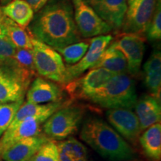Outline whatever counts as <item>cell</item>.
<instances>
[{
    "label": "cell",
    "mask_w": 161,
    "mask_h": 161,
    "mask_svg": "<svg viewBox=\"0 0 161 161\" xmlns=\"http://www.w3.org/2000/svg\"><path fill=\"white\" fill-rule=\"evenodd\" d=\"M58 152L64 153L72 161H86L87 150L84 144L73 137H68L65 140L56 142Z\"/></svg>",
    "instance_id": "cell-24"
},
{
    "label": "cell",
    "mask_w": 161,
    "mask_h": 161,
    "mask_svg": "<svg viewBox=\"0 0 161 161\" xmlns=\"http://www.w3.org/2000/svg\"><path fill=\"white\" fill-rule=\"evenodd\" d=\"M86 161H90V160H86Z\"/></svg>",
    "instance_id": "cell-30"
},
{
    "label": "cell",
    "mask_w": 161,
    "mask_h": 161,
    "mask_svg": "<svg viewBox=\"0 0 161 161\" xmlns=\"http://www.w3.org/2000/svg\"><path fill=\"white\" fill-rule=\"evenodd\" d=\"M3 13L17 25L25 29L33 19L35 12L25 0H13L1 7Z\"/></svg>",
    "instance_id": "cell-22"
},
{
    "label": "cell",
    "mask_w": 161,
    "mask_h": 161,
    "mask_svg": "<svg viewBox=\"0 0 161 161\" xmlns=\"http://www.w3.org/2000/svg\"><path fill=\"white\" fill-rule=\"evenodd\" d=\"M147 39L151 42L160 41L161 39V6L160 0H158L154 14L146 31Z\"/></svg>",
    "instance_id": "cell-27"
},
{
    "label": "cell",
    "mask_w": 161,
    "mask_h": 161,
    "mask_svg": "<svg viewBox=\"0 0 161 161\" xmlns=\"http://www.w3.org/2000/svg\"><path fill=\"white\" fill-rule=\"evenodd\" d=\"M46 119V118H29L14 128H8L0 137V160L2 154L13 144L24 138L41 134L42 126Z\"/></svg>",
    "instance_id": "cell-14"
},
{
    "label": "cell",
    "mask_w": 161,
    "mask_h": 161,
    "mask_svg": "<svg viewBox=\"0 0 161 161\" xmlns=\"http://www.w3.org/2000/svg\"><path fill=\"white\" fill-rule=\"evenodd\" d=\"M23 101L24 98H22L17 102L0 104V137L11 124L16 113L24 102Z\"/></svg>",
    "instance_id": "cell-26"
},
{
    "label": "cell",
    "mask_w": 161,
    "mask_h": 161,
    "mask_svg": "<svg viewBox=\"0 0 161 161\" xmlns=\"http://www.w3.org/2000/svg\"><path fill=\"white\" fill-rule=\"evenodd\" d=\"M106 117L112 128L124 140L133 145L136 144L142 130L137 116L131 109H109L106 112Z\"/></svg>",
    "instance_id": "cell-10"
},
{
    "label": "cell",
    "mask_w": 161,
    "mask_h": 161,
    "mask_svg": "<svg viewBox=\"0 0 161 161\" xmlns=\"http://www.w3.org/2000/svg\"><path fill=\"white\" fill-rule=\"evenodd\" d=\"M84 108L68 103L52 114L42 126L43 134L49 140L61 141L77 131L83 119Z\"/></svg>",
    "instance_id": "cell-4"
},
{
    "label": "cell",
    "mask_w": 161,
    "mask_h": 161,
    "mask_svg": "<svg viewBox=\"0 0 161 161\" xmlns=\"http://www.w3.org/2000/svg\"><path fill=\"white\" fill-rule=\"evenodd\" d=\"M80 139L101 156L118 161L131 159L133 148L111 126L98 118H90L84 122Z\"/></svg>",
    "instance_id": "cell-2"
},
{
    "label": "cell",
    "mask_w": 161,
    "mask_h": 161,
    "mask_svg": "<svg viewBox=\"0 0 161 161\" xmlns=\"http://www.w3.org/2000/svg\"><path fill=\"white\" fill-rule=\"evenodd\" d=\"M31 43L36 72L46 79L64 84L66 66L61 55L51 46L33 37Z\"/></svg>",
    "instance_id": "cell-5"
},
{
    "label": "cell",
    "mask_w": 161,
    "mask_h": 161,
    "mask_svg": "<svg viewBox=\"0 0 161 161\" xmlns=\"http://www.w3.org/2000/svg\"><path fill=\"white\" fill-rule=\"evenodd\" d=\"M112 29L119 30L127 10V0H84Z\"/></svg>",
    "instance_id": "cell-12"
},
{
    "label": "cell",
    "mask_w": 161,
    "mask_h": 161,
    "mask_svg": "<svg viewBox=\"0 0 161 161\" xmlns=\"http://www.w3.org/2000/svg\"><path fill=\"white\" fill-rule=\"evenodd\" d=\"M96 68H104L117 74L128 72V64L124 55L111 45L106 48L92 69Z\"/></svg>",
    "instance_id": "cell-21"
},
{
    "label": "cell",
    "mask_w": 161,
    "mask_h": 161,
    "mask_svg": "<svg viewBox=\"0 0 161 161\" xmlns=\"http://www.w3.org/2000/svg\"><path fill=\"white\" fill-rule=\"evenodd\" d=\"M145 84L152 96L160 101L161 91V54L154 50L145 63Z\"/></svg>",
    "instance_id": "cell-17"
},
{
    "label": "cell",
    "mask_w": 161,
    "mask_h": 161,
    "mask_svg": "<svg viewBox=\"0 0 161 161\" xmlns=\"http://www.w3.org/2000/svg\"><path fill=\"white\" fill-rule=\"evenodd\" d=\"M16 49L17 47L0 29V73L19 81L14 58Z\"/></svg>",
    "instance_id": "cell-20"
},
{
    "label": "cell",
    "mask_w": 161,
    "mask_h": 161,
    "mask_svg": "<svg viewBox=\"0 0 161 161\" xmlns=\"http://www.w3.org/2000/svg\"><path fill=\"white\" fill-rule=\"evenodd\" d=\"M0 29L16 47L32 49L31 36L25 29L17 25L15 22L3 13L0 7Z\"/></svg>",
    "instance_id": "cell-18"
},
{
    "label": "cell",
    "mask_w": 161,
    "mask_h": 161,
    "mask_svg": "<svg viewBox=\"0 0 161 161\" xmlns=\"http://www.w3.org/2000/svg\"><path fill=\"white\" fill-rule=\"evenodd\" d=\"M135 82L127 73H119L94 92L88 101L105 109H133L137 101Z\"/></svg>",
    "instance_id": "cell-3"
},
{
    "label": "cell",
    "mask_w": 161,
    "mask_h": 161,
    "mask_svg": "<svg viewBox=\"0 0 161 161\" xmlns=\"http://www.w3.org/2000/svg\"><path fill=\"white\" fill-rule=\"evenodd\" d=\"M113 39L111 35H101L90 40V46L84 57L77 64L66 66L64 85L80 78L86 70L92 69Z\"/></svg>",
    "instance_id": "cell-9"
},
{
    "label": "cell",
    "mask_w": 161,
    "mask_h": 161,
    "mask_svg": "<svg viewBox=\"0 0 161 161\" xmlns=\"http://www.w3.org/2000/svg\"><path fill=\"white\" fill-rule=\"evenodd\" d=\"M145 155L153 161L161 158V124L160 122L148 127L139 137Z\"/></svg>",
    "instance_id": "cell-19"
},
{
    "label": "cell",
    "mask_w": 161,
    "mask_h": 161,
    "mask_svg": "<svg viewBox=\"0 0 161 161\" xmlns=\"http://www.w3.org/2000/svg\"><path fill=\"white\" fill-rule=\"evenodd\" d=\"M145 41L142 35L125 33L111 44L123 54L128 64V72L133 76L140 72L145 52Z\"/></svg>",
    "instance_id": "cell-11"
},
{
    "label": "cell",
    "mask_w": 161,
    "mask_h": 161,
    "mask_svg": "<svg viewBox=\"0 0 161 161\" xmlns=\"http://www.w3.org/2000/svg\"><path fill=\"white\" fill-rule=\"evenodd\" d=\"M158 0H127V10L122 29L124 33H145Z\"/></svg>",
    "instance_id": "cell-7"
},
{
    "label": "cell",
    "mask_w": 161,
    "mask_h": 161,
    "mask_svg": "<svg viewBox=\"0 0 161 161\" xmlns=\"http://www.w3.org/2000/svg\"><path fill=\"white\" fill-rule=\"evenodd\" d=\"M25 1L31 6L34 12L37 13L49 0H25Z\"/></svg>",
    "instance_id": "cell-29"
},
{
    "label": "cell",
    "mask_w": 161,
    "mask_h": 161,
    "mask_svg": "<svg viewBox=\"0 0 161 161\" xmlns=\"http://www.w3.org/2000/svg\"><path fill=\"white\" fill-rule=\"evenodd\" d=\"M48 140L44 134L24 138L7 148L1 155L4 161H29Z\"/></svg>",
    "instance_id": "cell-15"
},
{
    "label": "cell",
    "mask_w": 161,
    "mask_h": 161,
    "mask_svg": "<svg viewBox=\"0 0 161 161\" xmlns=\"http://www.w3.org/2000/svg\"><path fill=\"white\" fill-rule=\"evenodd\" d=\"M72 5L74 19L81 37L88 38L104 35L113 30L84 0H72Z\"/></svg>",
    "instance_id": "cell-6"
},
{
    "label": "cell",
    "mask_w": 161,
    "mask_h": 161,
    "mask_svg": "<svg viewBox=\"0 0 161 161\" xmlns=\"http://www.w3.org/2000/svg\"><path fill=\"white\" fill-rule=\"evenodd\" d=\"M26 88L17 80L0 73V104L24 98Z\"/></svg>",
    "instance_id": "cell-23"
},
{
    "label": "cell",
    "mask_w": 161,
    "mask_h": 161,
    "mask_svg": "<svg viewBox=\"0 0 161 161\" xmlns=\"http://www.w3.org/2000/svg\"><path fill=\"white\" fill-rule=\"evenodd\" d=\"M29 161H59L56 141L48 140Z\"/></svg>",
    "instance_id": "cell-28"
},
{
    "label": "cell",
    "mask_w": 161,
    "mask_h": 161,
    "mask_svg": "<svg viewBox=\"0 0 161 161\" xmlns=\"http://www.w3.org/2000/svg\"><path fill=\"white\" fill-rule=\"evenodd\" d=\"M90 43L88 42L79 41L78 43L70 44L64 48L56 49L60 55L64 57L65 62L69 65H73L77 64L84 57L87 51Z\"/></svg>",
    "instance_id": "cell-25"
},
{
    "label": "cell",
    "mask_w": 161,
    "mask_h": 161,
    "mask_svg": "<svg viewBox=\"0 0 161 161\" xmlns=\"http://www.w3.org/2000/svg\"><path fill=\"white\" fill-rule=\"evenodd\" d=\"M64 98V90L59 85L42 77L32 80L26 93L28 102L38 104L63 102Z\"/></svg>",
    "instance_id": "cell-13"
},
{
    "label": "cell",
    "mask_w": 161,
    "mask_h": 161,
    "mask_svg": "<svg viewBox=\"0 0 161 161\" xmlns=\"http://www.w3.org/2000/svg\"><path fill=\"white\" fill-rule=\"evenodd\" d=\"M30 35L53 49L80 41L69 0H49L28 25Z\"/></svg>",
    "instance_id": "cell-1"
},
{
    "label": "cell",
    "mask_w": 161,
    "mask_h": 161,
    "mask_svg": "<svg viewBox=\"0 0 161 161\" xmlns=\"http://www.w3.org/2000/svg\"><path fill=\"white\" fill-rule=\"evenodd\" d=\"M134 108L142 131L153 125L160 122V101L152 95L143 96L137 99Z\"/></svg>",
    "instance_id": "cell-16"
},
{
    "label": "cell",
    "mask_w": 161,
    "mask_h": 161,
    "mask_svg": "<svg viewBox=\"0 0 161 161\" xmlns=\"http://www.w3.org/2000/svg\"><path fill=\"white\" fill-rule=\"evenodd\" d=\"M117 73L104 68L91 69L85 75L66 84V90L74 99L88 100L94 92Z\"/></svg>",
    "instance_id": "cell-8"
}]
</instances>
